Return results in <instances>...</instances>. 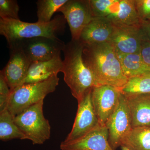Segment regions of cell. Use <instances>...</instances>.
I'll use <instances>...</instances> for the list:
<instances>
[{
	"instance_id": "1",
	"label": "cell",
	"mask_w": 150,
	"mask_h": 150,
	"mask_svg": "<svg viewBox=\"0 0 150 150\" xmlns=\"http://www.w3.org/2000/svg\"><path fill=\"white\" fill-rule=\"evenodd\" d=\"M83 59L96 86H110L121 90L128 81L115 48L110 43L84 44Z\"/></svg>"
},
{
	"instance_id": "2",
	"label": "cell",
	"mask_w": 150,
	"mask_h": 150,
	"mask_svg": "<svg viewBox=\"0 0 150 150\" xmlns=\"http://www.w3.org/2000/svg\"><path fill=\"white\" fill-rule=\"evenodd\" d=\"M83 47L84 43L80 40H71L65 45L63 51L64 60L62 72L65 82L78 102L96 86L93 75L83 59Z\"/></svg>"
},
{
	"instance_id": "3",
	"label": "cell",
	"mask_w": 150,
	"mask_h": 150,
	"mask_svg": "<svg viewBox=\"0 0 150 150\" xmlns=\"http://www.w3.org/2000/svg\"><path fill=\"white\" fill-rule=\"evenodd\" d=\"M66 22L63 15L56 16L47 23L1 18L0 34L5 38L8 46L19 40L36 37L57 39V35L64 32Z\"/></svg>"
},
{
	"instance_id": "4",
	"label": "cell",
	"mask_w": 150,
	"mask_h": 150,
	"mask_svg": "<svg viewBox=\"0 0 150 150\" xmlns=\"http://www.w3.org/2000/svg\"><path fill=\"white\" fill-rule=\"evenodd\" d=\"M59 81V78L55 75L43 81L19 86L11 91L7 109L13 116H16L54 92Z\"/></svg>"
},
{
	"instance_id": "5",
	"label": "cell",
	"mask_w": 150,
	"mask_h": 150,
	"mask_svg": "<svg viewBox=\"0 0 150 150\" xmlns=\"http://www.w3.org/2000/svg\"><path fill=\"white\" fill-rule=\"evenodd\" d=\"M43 100L33 105L14 117L15 123L25 136L33 145H41L51 136V127L44 117Z\"/></svg>"
},
{
	"instance_id": "6",
	"label": "cell",
	"mask_w": 150,
	"mask_h": 150,
	"mask_svg": "<svg viewBox=\"0 0 150 150\" xmlns=\"http://www.w3.org/2000/svg\"><path fill=\"white\" fill-rule=\"evenodd\" d=\"M66 44L59 39L40 37L19 40L12 45L21 48L30 63L49 61L61 54Z\"/></svg>"
},
{
	"instance_id": "7",
	"label": "cell",
	"mask_w": 150,
	"mask_h": 150,
	"mask_svg": "<svg viewBox=\"0 0 150 150\" xmlns=\"http://www.w3.org/2000/svg\"><path fill=\"white\" fill-rule=\"evenodd\" d=\"M105 126L108 132L109 144L114 150L121 147L123 138L132 128L131 114L126 96L120 95L117 107Z\"/></svg>"
},
{
	"instance_id": "8",
	"label": "cell",
	"mask_w": 150,
	"mask_h": 150,
	"mask_svg": "<svg viewBox=\"0 0 150 150\" xmlns=\"http://www.w3.org/2000/svg\"><path fill=\"white\" fill-rule=\"evenodd\" d=\"M57 12L63 13L69 26L72 40H79L92 16L89 0H68Z\"/></svg>"
},
{
	"instance_id": "9",
	"label": "cell",
	"mask_w": 150,
	"mask_h": 150,
	"mask_svg": "<svg viewBox=\"0 0 150 150\" xmlns=\"http://www.w3.org/2000/svg\"><path fill=\"white\" fill-rule=\"evenodd\" d=\"M92 89L78 101L77 111L71 131L63 142L77 139L88 133L99 123L91 99Z\"/></svg>"
},
{
	"instance_id": "10",
	"label": "cell",
	"mask_w": 150,
	"mask_h": 150,
	"mask_svg": "<svg viewBox=\"0 0 150 150\" xmlns=\"http://www.w3.org/2000/svg\"><path fill=\"white\" fill-rule=\"evenodd\" d=\"M121 92L110 86H96L92 88L91 99L98 122L105 125L117 107Z\"/></svg>"
},
{
	"instance_id": "11",
	"label": "cell",
	"mask_w": 150,
	"mask_h": 150,
	"mask_svg": "<svg viewBox=\"0 0 150 150\" xmlns=\"http://www.w3.org/2000/svg\"><path fill=\"white\" fill-rule=\"evenodd\" d=\"M10 59L1 71L11 91L22 84L31 63L22 50L16 45L9 46Z\"/></svg>"
},
{
	"instance_id": "12",
	"label": "cell",
	"mask_w": 150,
	"mask_h": 150,
	"mask_svg": "<svg viewBox=\"0 0 150 150\" xmlns=\"http://www.w3.org/2000/svg\"><path fill=\"white\" fill-rule=\"evenodd\" d=\"M60 147L61 150H114L109 144L107 127L100 123L77 139L62 142Z\"/></svg>"
},
{
	"instance_id": "13",
	"label": "cell",
	"mask_w": 150,
	"mask_h": 150,
	"mask_svg": "<svg viewBox=\"0 0 150 150\" xmlns=\"http://www.w3.org/2000/svg\"><path fill=\"white\" fill-rule=\"evenodd\" d=\"M114 25V30L110 43L115 51L123 54L141 53L142 39L140 31V25Z\"/></svg>"
},
{
	"instance_id": "14",
	"label": "cell",
	"mask_w": 150,
	"mask_h": 150,
	"mask_svg": "<svg viewBox=\"0 0 150 150\" xmlns=\"http://www.w3.org/2000/svg\"><path fill=\"white\" fill-rule=\"evenodd\" d=\"M114 28L113 23L106 18H93L82 32L79 40L85 44L108 43Z\"/></svg>"
},
{
	"instance_id": "15",
	"label": "cell",
	"mask_w": 150,
	"mask_h": 150,
	"mask_svg": "<svg viewBox=\"0 0 150 150\" xmlns=\"http://www.w3.org/2000/svg\"><path fill=\"white\" fill-rule=\"evenodd\" d=\"M125 96L130 110L132 128L150 127V94Z\"/></svg>"
},
{
	"instance_id": "16",
	"label": "cell",
	"mask_w": 150,
	"mask_h": 150,
	"mask_svg": "<svg viewBox=\"0 0 150 150\" xmlns=\"http://www.w3.org/2000/svg\"><path fill=\"white\" fill-rule=\"evenodd\" d=\"M63 67V61L60 55L49 61L31 63L22 84L39 82L48 79L58 75L60 72H62Z\"/></svg>"
},
{
	"instance_id": "17",
	"label": "cell",
	"mask_w": 150,
	"mask_h": 150,
	"mask_svg": "<svg viewBox=\"0 0 150 150\" xmlns=\"http://www.w3.org/2000/svg\"><path fill=\"white\" fill-rule=\"evenodd\" d=\"M106 18L114 24L139 25L142 23L137 14L134 0H120L117 9Z\"/></svg>"
},
{
	"instance_id": "18",
	"label": "cell",
	"mask_w": 150,
	"mask_h": 150,
	"mask_svg": "<svg viewBox=\"0 0 150 150\" xmlns=\"http://www.w3.org/2000/svg\"><path fill=\"white\" fill-rule=\"evenodd\" d=\"M116 53L123 74L128 79L150 72V68L145 64L141 53L127 54L117 51Z\"/></svg>"
},
{
	"instance_id": "19",
	"label": "cell",
	"mask_w": 150,
	"mask_h": 150,
	"mask_svg": "<svg viewBox=\"0 0 150 150\" xmlns=\"http://www.w3.org/2000/svg\"><path fill=\"white\" fill-rule=\"evenodd\" d=\"M121 146L130 150H150V127L132 128L123 138Z\"/></svg>"
},
{
	"instance_id": "20",
	"label": "cell",
	"mask_w": 150,
	"mask_h": 150,
	"mask_svg": "<svg viewBox=\"0 0 150 150\" xmlns=\"http://www.w3.org/2000/svg\"><path fill=\"white\" fill-rule=\"evenodd\" d=\"M13 115L7 109L0 112V139L4 142L13 139L25 140V136L14 121Z\"/></svg>"
},
{
	"instance_id": "21",
	"label": "cell",
	"mask_w": 150,
	"mask_h": 150,
	"mask_svg": "<svg viewBox=\"0 0 150 150\" xmlns=\"http://www.w3.org/2000/svg\"><path fill=\"white\" fill-rule=\"evenodd\" d=\"M120 91L125 96L150 94V72L129 78Z\"/></svg>"
},
{
	"instance_id": "22",
	"label": "cell",
	"mask_w": 150,
	"mask_h": 150,
	"mask_svg": "<svg viewBox=\"0 0 150 150\" xmlns=\"http://www.w3.org/2000/svg\"><path fill=\"white\" fill-rule=\"evenodd\" d=\"M68 0H38L37 5L38 21L47 23L51 21L54 14L68 1Z\"/></svg>"
},
{
	"instance_id": "23",
	"label": "cell",
	"mask_w": 150,
	"mask_h": 150,
	"mask_svg": "<svg viewBox=\"0 0 150 150\" xmlns=\"http://www.w3.org/2000/svg\"><path fill=\"white\" fill-rule=\"evenodd\" d=\"M119 0H89L93 18H106L118 7Z\"/></svg>"
},
{
	"instance_id": "24",
	"label": "cell",
	"mask_w": 150,
	"mask_h": 150,
	"mask_svg": "<svg viewBox=\"0 0 150 150\" xmlns=\"http://www.w3.org/2000/svg\"><path fill=\"white\" fill-rule=\"evenodd\" d=\"M19 6L16 0H0V17L2 18L20 20Z\"/></svg>"
},
{
	"instance_id": "25",
	"label": "cell",
	"mask_w": 150,
	"mask_h": 150,
	"mask_svg": "<svg viewBox=\"0 0 150 150\" xmlns=\"http://www.w3.org/2000/svg\"><path fill=\"white\" fill-rule=\"evenodd\" d=\"M11 91L4 76L0 72V112L7 108Z\"/></svg>"
},
{
	"instance_id": "26",
	"label": "cell",
	"mask_w": 150,
	"mask_h": 150,
	"mask_svg": "<svg viewBox=\"0 0 150 150\" xmlns=\"http://www.w3.org/2000/svg\"><path fill=\"white\" fill-rule=\"evenodd\" d=\"M138 16L142 21L150 20V0H134Z\"/></svg>"
},
{
	"instance_id": "27",
	"label": "cell",
	"mask_w": 150,
	"mask_h": 150,
	"mask_svg": "<svg viewBox=\"0 0 150 150\" xmlns=\"http://www.w3.org/2000/svg\"><path fill=\"white\" fill-rule=\"evenodd\" d=\"M142 41L150 43V20L142 21L140 25Z\"/></svg>"
},
{
	"instance_id": "28",
	"label": "cell",
	"mask_w": 150,
	"mask_h": 150,
	"mask_svg": "<svg viewBox=\"0 0 150 150\" xmlns=\"http://www.w3.org/2000/svg\"><path fill=\"white\" fill-rule=\"evenodd\" d=\"M141 54L143 60L150 68V43L142 41Z\"/></svg>"
},
{
	"instance_id": "29",
	"label": "cell",
	"mask_w": 150,
	"mask_h": 150,
	"mask_svg": "<svg viewBox=\"0 0 150 150\" xmlns=\"http://www.w3.org/2000/svg\"><path fill=\"white\" fill-rule=\"evenodd\" d=\"M121 150H130L129 149H127L126 147L123 146H121Z\"/></svg>"
}]
</instances>
